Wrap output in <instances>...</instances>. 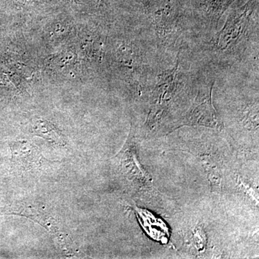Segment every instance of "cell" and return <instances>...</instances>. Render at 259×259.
Masks as SVG:
<instances>
[{"mask_svg":"<svg viewBox=\"0 0 259 259\" xmlns=\"http://www.w3.org/2000/svg\"><path fill=\"white\" fill-rule=\"evenodd\" d=\"M36 132L46 139L49 140L51 142L57 144H64V139L59 132L55 131L54 127L49 125H40L35 129Z\"/></svg>","mask_w":259,"mask_h":259,"instance_id":"cell-2","label":"cell"},{"mask_svg":"<svg viewBox=\"0 0 259 259\" xmlns=\"http://www.w3.org/2000/svg\"><path fill=\"white\" fill-rule=\"evenodd\" d=\"M23 148H21V151L23 153L21 155L22 158L20 161L23 162V166H30V163H37L40 158V156L37 152V149L32 146H23Z\"/></svg>","mask_w":259,"mask_h":259,"instance_id":"cell-3","label":"cell"},{"mask_svg":"<svg viewBox=\"0 0 259 259\" xmlns=\"http://www.w3.org/2000/svg\"><path fill=\"white\" fill-rule=\"evenodd\" d=\"M199 7L205 10L209 14L220 15L233 3L235 0H197Z\"/></svg>","mask_w":259,"mask_h":259,"instance_id":"cell-1","label":"cell"}]
</instances>
